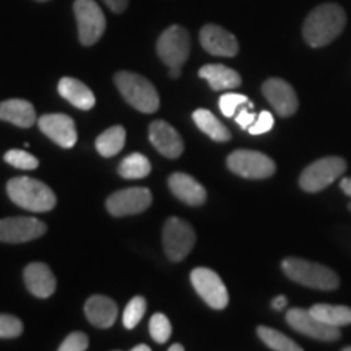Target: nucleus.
<instances>
[{"instance_id":"f257e3e1","label":"nucleus","mask_w":351,"mask_h":351,"mask_svg":"<svg viewBox=\"0 0 351 351\" xmlns=\"http://www.w3.org/2000/svg\"><path fill=\"white\" fill-rule=\"evenodd\" d=\"M346 26V12L339 3H322L306 16L302 38L311 47H324L335 41Z\"/></svg>"},{"instance_id":"f03ea898","label":"nucleus","mask_w":351,"mask_h":351,"mask_svg":"<svg viewBox=\"0 0 351 351\" xmlns=\"http://www.w3.org/2000/svg\"><path fill=\"white\" fill-rule=\"evenodd\" d=\"M7 194L13 204L28 212H49L57 204L56 194L49 186L26 176L10 179L7 184Z\"/></svg>"},{"instance_id":"7ed1b4c3","label":"nucleus","mask_w":351,"mask_h":351,"mask_svg":"<svg viewBox=\"0 0 351 351\" xmlns=\"http://www.w3.org/2000/svg\"><path fill=\"white\" fill-rule=\"evenodd\" d=\"M282 269L289 280L302 285V287L322 289V291H332L340 287L339 275L322 263L288 257L282 262Z\"/></svg>"},{"instance_id":"20e7f679","label":"nucleus","mask_w":351,"mask_h":351,"mask_svg":"<svg viewBox=\"0 0 351 351\" xmlns=\"http://www.w3.org/2000/svg\"><path fill=\"white\" fill-rule=\"evenodd\" d=\"M117 90L121 91L122 98L140 112L152 114L160 108V96L156 88L147 78L134 72H117L114 75Z\"/></svg>"},{"instance_id":"39448f33","label":"nucleus","mask_w":351,"mask_h":351,"mask_svg":"<svg viewBox=\"0 0 351 351\" xmlns=\"http://www.w3.org/2000/svg\"><path fill=\"white\" fill-rule=\"evenodd\" d=\"M156 54L169 67L171 78L181 77V67L191 54V36L187 29L179 25L165 29L158 38Z\"/></svg>"},{"instance_id":"423d86ee","label":"nucleus","mask_w":351,"mask_h":351,"mask_svg":"<svg viewBox=\"0 0 351 351\" xmlns=\"http://www.w3.org/2000/svg\"><path fill=\"white\" fill-rule=\"evenodd\" d=\"M346 171V161L340 156H326L311 163L302 171L300 186L306 192H320L330 186Z\"/></svg>"},{"instance_id":"0eeeda50","label":"nucleus","mask_w":351,"mask_h":351,"mask_svg":"<svg viewBox=\"0 0 351 351\" xmlns=\"http://www.w3.org/2000/svg\"><path fill=\"white\" fill-rule=\"evenodd\" d=\"M82 46H93L106 29V16L95 0H75L73 3Z\"/></svg>"},{"instance_id":"6e6552de","label":"nucleus","mask_w":351,"mask_h":351,"mask_svg":"<svg viewBox=\"0 0 351 351\" xmlns=\"http://www.w3.org/2000/svg\"><path fill=\"white\" fill-rule=\"evenodd\" d=\"M195 245L194 228L181 218L171 217L163 228V247L171 262H181Z\"/></svg>"},{"instance_id":"1a4fd4ad","label":"nucleus","mask_w":351,"mask_h":351,"mask_svg":"<svg viewBox=\"0 0 351 351\" xmlns=\"http://www.w3.org/2000/svg\"><path fill=\"white\" fill-rule=\"evenodd\" d=\"M232 173L245 179H267L275 174V161L256 150H236L226 160Z\"/></svg>"},{"instance_id":"9d476101","label":"nucleus","mask_w":351,"mask_h":351,"mask_svg":"<svg viewBox=\"0 0 351 351\" xmlns=\"http://www.w3.org/2000/svg\"><path fill=\"white\" fill-rule=\"evenodd\" d=\"M191 282L194 285L195 291L199 293V296L207 302L212 309L221 311L225 309L228 302H230L228 289L217 271L210 270L207 267H197V269L192 270Z\"/></svg>"},{"instance_id":"9b49d317","label":"nucleus","mask_w":351,"mask_h":351,"mask_svg":"<svg viewBox=\"0 0 351 351\" xmlns=\"http://www.w3.org/2000/svg\"><path fill=\"white\" fill-rule=\"evenodd\" d=\"M287 322L296 332L319 341H335L341 337L339 327H330L324 324L309 309L293 307L287 313Z\"/></svg>"},{"instance_id":"f8f14e48","label":"nucleus","mask_w":351,"mask_h":351,"mask_svg":"<svg viewBox=\"0 0 351 351\" xmlns=\"http://www.w3.org/2000/svg\"><path fill=\"white\" fill-rule=\"evenodd\" d=\"M153 195L147 187H129L114 192L106 202L108 212L112 217L142 213L152 205Z\"/></svg>"},{"instance_id":"ddd939ff","label":"nucleus","mask_w":351,"mask_h":351,"mask_svg":"<svg viewBox=\"0 0 351 351\" xmlns=\"http://www.w3.org/2000/svg\"><path fill=\"white\" fill-rule=\"evenodd\" d=\"M47 226L33 217H12L0 219V243L20 244L41 238Z\"/></svg>"},{"instance_id":"4468645a","label":"nucleus","mask_w":351,"mask_h":351,"mask_svg":"<svg viewBox=\"0 0 351 351\" xmlns=\"http://www.w3.org/2000/svg\"><path fill=\"white\" fill-rule=\"evenodd\" d=\"M262 93L269 99L276 114L282 117L293 116L300 106L295 88L282 78H269L267 82H263Z\"/></svg>"},{"instance_id":"2eb2a0df","label":"nucleus","mask_w":351,"mask_h":351,"mask_svg":"<svg viewBox=\"0 0 351 351\" xmlns=\"http://www.w3.org/2000/svg\"><path fill=\"white\" fill-rule=\"evenodd\" d=\"M39 129L46 137L62 148H72L77 143L75 122L67 114H46L39 117Z\"/></svg>"},{"instance_id":"dca6fc26","label":"nucleus","mask_w":351,"mask_h":351,"mask_svg":"<svg viewBox=\"0 0 351 351\" xmlns=\"http://www.w3.org/2000/svg\"><path fill=\"white\" fill-rule=\"evenodd\" d=\"M200 44L208 54L218 57H234L239 52V43L234 34L212 23L200 29Z\"/></svg>"},{"instance_id":"f3484780","label":"nucleus","mask_w":351,"mask_h":351,"mask_svg":"<svg viewBox=\"0 0 351 351\" xmlns=\"http://www.w3.org/2000/svg\"><path fill=\"white\" fill-rule=\"evenodd\" d=\"M148 135H150V142L153 147L163 156L174 160V158L182 155L184 142L181 135L166 121L152 122L150 129H148Z\"/></svg>"},{"instance_id":"a211bd4d","label":"nucleus","mask_w":351,"mask_h":351,"mask_svg":"<svg viewBox=\"0 0 351 351\" xmlns=\"http://www.w3.org/2000/svg\"><path fill=\"white\" fill-rule=\"evenodd\" d=\"M23 278L28 291L36 298L44 300V298H49L54 295L57 285L56 276L46 263L33 262L29 263V265H26V269L23 271Z\"/></svg>"},{"instance_id":"6ab92c4d","label":"nucleus","mask_w":351,"mask_h":351,"mask_svg":"<svg viewBox=\"0 0 351 351\" xmlns=\"http://www.w3.org/2000/svg\"><path fill=\"white\" fill-rule=\"evenodd\" d=\"M171 192L187 205H202L207 200V191L199 181L186 173H174L168 179Z\"/></svg>"},{"instance_id":"aec40b11","label":"nucleus","mask_w":351,"mask_h":351,"mask_svg":"<svg viewBox=\"0 0 351 351\" xmlns=\"http://www.w3.org/2000/svg\"><path fill=\"white\" fill-rule=\"evenodd\" d=\"M86 319L98 328H109L117 319V304L111 298L95 295L85 304Z\"/></svg>"},{"instance_id":"412c9836","label":"nucleus","mask_w":351,"mask_h":351,"mask_svg":"<svg viewBox=\"0 0 351 351\" xmlns=\"http://www.w3.org/2000/svg\"><path fill=\"white\" fill-rule=\"evenodd\" d=\"M57 91L59 95L69 101L70 104L80 109V111H88L95 106L96 99L93 91L88 88L85 83L77 80L72 77L60 78L59 85H57Z\"/></svg>"},{"instance_id":"4be33fe9","label":"nucleus","mask_w":351,"mask_h":351,"mask_svg":"<svg viewBox=\"0 0 351 351\" xmlns=\"http://www.w3.org/2000/svg\"><path fill=\"white\" fill-rule=\"evenodd\" d=\"M0 121L28 129L36 121V111L33 104L26 99H7L0 103Z\"/></svg>"},{"instance_id":"5701e85b","label":"nucleus","mask_w":351,"mask_h":351,"mask_svg":"<svg viewBox=\"0 0 351 351\" xmlns=\"http://www.w3.org/2000/svg\"><path fill=\"white\" fill-rule=\"evenodd\" d=\"M199 77L208 82V85L215 91H225L238 88L243 78L234 69L226 67L221 64H207L199 70Z\"/></svg>"},{"instance_id":"b1692460","label":"nucleus","mask_w":351,"mask_h":351,"mask_svg":"<svg viewBox=\"0 0 351 351\" xmlns=\"http://www.w3.org/2000/svg\"><path fill=\"white\" fill-rule=\"evenodd\" d=\"M192 119H194L195 125L207 134L210 138L215 142H228L231 140V132L225 124H221L217 119V116L208 111V109H197L192 114Z\"/></svg>"},{"instance_id":"393cba45","label":"nucleus","mask_w":351,"mask_h":351,"mask_svg":"<svg viewBox=\"0 0 351 351\" xmlns=\"http://www.w3.org/2000/svg\"><path fill=\"white\" fill-rule=\"evenodd\" d=\"M311 313L330 327H345L351 324V309L348 306H333V304H314Z\"/></svg>"},{"instance_id":"a878e982","label":"nucleus","mask_w":351,"mask_h":351,"mask_svg":"<svg viewBox=\"0 0 351 351\" xmlns=\"http://www.w3.org/2000/svg\"><path fill=\"white\" fill-rule=\"evenodd\" d=\"M125 129L122 125H114L111 129L104 130L103 134L96 138V150L101 156L112 158L119 153L125 145Z\"/></svg>"},{"instance_id":"bb28decb","label":"nucleus","mask_w":351,"mask_h":351,"mask_svg":"<svg viewBox=\"0 0 351 351\" xmlns=\"http://www.w3.org/2000/svg\"><path fill=\"white\" fill-rule=\"evenodd\" d=\"M117 173L125 179H143L152 173V163L142 153H132L119 165Z\"/></svg>"},{"instance_id":"cd10ccee","label":"nucleus","mask_w":351,"mask_h":351,"mask_svg":"<svg viewBox=\"0 0 351 351\" xmlns=\"http://www.w3.org/2000/svg\"><path fill=\"white\" fill-rule=\"evenodd\" d=\"M257 335L263 343L275 351H301L302 348L296 341H293L285 333L275 330V328L261 326L257 327Z\"/></svg>"},{"instance_id":"c85d7f7f","label":"nucleus","mask_w":351,"mask_h":351,"mask_svg":"<svg viewBox=\"0 0 351 351\" xmlns=\"http://www.w3.org/2000/svg\"><path fill=\"white\" fill-rule=\"evenodd\" d=\"M145 311H147V301L142 296H135L132 298L129 304L125 306L124 311V317H122V322H124V327L129 328H135L140 324V320L143 319Z\"/></svg>"},{"instance_id":"c756f323","label":"nucleus","mask_w":351,"mask_h":351,"mask_svg":"<svg viewBox=\"0 0 351 351\" xmlns=\"http://www.w3.org/2000/svg\"><path fill=\"white\" fill-rule=\"evenodd\" d=\"M245 104H247L249 109L254 108V104L249 101L247 96L239 93H225L218 101L219 111L225 117H234L238 109L241 106H245Z\"/></svg>"},{"instance_id":"7c9ffc66","label":"nucleus","mask_w":351,"mask_h":351,"mask_svg":"<svg viewBox=\"0 0 351 351\" xmlns=\"http://www.w3.org/2000/svg\"><path fill=\"white\" fill-rule=\"evenodd\" d=\"M3 160H5L10 166H13V168L23 169V171L36 169L39 166V161L36 156L29 155V153L25 150H16V148L8 150L5 153V156H3Z\"/></svg>"},{"instance_id":"2f4dec72","label":"nucleus","mask_w":351,"mask_h":351,"mask_svg":"<svg viewBox=\"0 0 351 351\" xmlns=\"http://www.w3.org/2000/svg\"><path fill=\"white\" fill-rule=\"evenodd\" d=\"M150 335L152 339L156 341V343H166V341L169 340L171 337V332H173V327H171V322L169 319L166 317L165 314H155L152 315L150 319Z\"/></svg>"},{"instance_id":"473e14b6","label":"nucleus","mask_w":351,"mask_h":351,"mask_svg":"<svg viewBox=\"0 0 351 351\" xmlns=\"http://www.w3.org/2000/svg\"><path fill=\"white\" fill-rule=\"evenodd\" d=\"M23 332V324L10 314H0V339H16Z\"/></svg>"},{"instance_id":"72a5a7b5","label":"nucleus","mask_w":351,"mask_h":351,"mask_svg":"<svg viewBox=\"0 0 351 351\" xmlns=\"http://www.w3.org/2000/svg\"><path fill=\"white\" fill-rule=\"evenodd\" d=\"M88 337L83 332H72L59 346L60 351H85L88 350Z\"/></svg>"},{"instance_id":"f704fd0d","label":"nucleus","mask_w":351,"mask_h":351,"mask_svg":"<svg viewBox=\"0 0 351 351\" xmlns=\"http://www.w3.org/2000/svg\"><path fill=\"white\" fill-rule=\"evenodd\" d=\"M274 116L269 111H262L261 114L257 116V119L254 124L249 127V134L251 135H262V134H267V132H270L274 129Z\"/></svg>"},{"instance_id":"c9c22d12","label":"nucleus","mask_w":351,"mask_h":351,"mask_svg":"<svg viewBox=\"0 0 351 351\" xmlns=\"http://www.w3.org/2000/svg\"><path fill=\"white\" fill-rule=\"evenodd\" d=\"M234 119H236V124H238L241 129L249 130V127H251L254 122H256L257 117H256V114L249 111V109L241 106V109H238V112H236Z\"/></svg>"},{"instance_id":"e433bc0d","label":"nucleus","mask_w":351,"mask_h":351,"mask_svg":"<svg viewBox=\"0 0 351 351\" xmlns=\"http://www.w3.org/2000/svg\"><path fill=\"white\" fill-rule=\"evenodd\" d=\"M106 5L111 8L114 13H122L125 12L127 5H129V0H103Z\"/></svg>"},{"instance_id":"4c0bfd02","label":"nucleus","mask_w":351,"mask_h":351,"mask_svg":"<svg viewBox=\"0 0 351 351\" xmlns=\"http://www.w3.org/2000/svg\"><path fill=\"white\" fill-rule=\"evenodd\" d=\"M287 302H288V300L285 296H276L274 302H271V306H274V309H276V311H283L285 306H287Z\"/></svg>"},{"instance_id":"58836bf2","label":"nucleus","mask_w":351,"mask_h":351,"mask_svg":"<svg viewBox=\"0 0 351 351\" xmlns=\"http://www.w3.org/2000/svg\"><path fill=\"white\" fill-rule=\"evenodd\" d=\"M340 187H341V191H343L346 195H350V197H351V178H345V179H341Z\"/></svg>"},{"instance_id":"ea45409f","label":"nucleus","mask_w":351,"mask_h":351,"mask_svg":"<svg viewBox=\"0 0 351 351\" xmlns=\"http://www.w3.org/2000/svg\"><path fill=\"white\" fill-rule=\"evenodd\" d=\"M152 348L148 345H137V346H134V348H132V351H150Z\"/></svg>"},{"instance_id":"a19ab883","label":"nucleus","mask_w":351,"mask_h":351,"mask_svg":"<svg viewBox=\"0 0 351 351\" xmlns=\"http://www.w3.org/2000/svg\"><path fill=\"white\" fill-rule=\"evenodd\" d=\"M169 351H184V346L179 345V343L171 345V346H169Z\"/></svg>"},{"instance_id":"79ce46f5","label":"nucleus","mask_w":351,"mask_h":351,"mask_svg":"<svg viewBox=\"0 0 351 351\" xmlns=\"http://www.w3.org/2000/svg\"><path fill=\"white\" fill-rule=\"evenodd\" d=\"M343 351H351V346H345Z\"/></svg>"},{"instance_id":"37998d69","label":"nucleus","mask_w":351,"mask_h":351,"mask_svg":"<svg viewBox=\"0 0 351 351\" xmlns=\"http://www.w3.org/2000/svg\"><path fill=\"white\" fill-rule=\"evenodd\" d=\"M36 2H47V0H36Z\"/></svg>"},{"instance_id":"c03bdc74","label":"nucleus","mask_w":351,"mask_h":351,"mask_svg":"<svg viewBox=\"0 0 351 351\" xmlns=\"http://www.w3.org/2000/svg\"><path fill=\"white\" fill-rule=\"evenodd\" d=\"M348 208H350V210H351V204H350V205H348Z\"/></svg>"}]
</instances>
